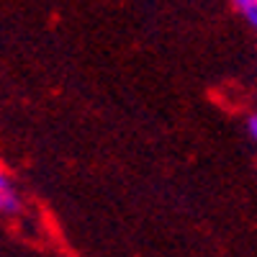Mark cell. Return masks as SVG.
Wrapping results in <instances>:
<instances>
[{
    "instance_id": "1",
    "label": "cell",
    "mask_w": 257,
    "mask_h": 257,
    "mask_svg": "<svg viewBox=\"0 0 257 257\" xmlns=\"http://www.w3.org/2000/svg\"><path fill=\"white\" fill-rule=\"evenodd\" d=\"M21 208H24V201H21L16 183L6 173H0V213L3 216H16V213H21Z\"/></svg>"
},
{
    "instance_id": "2",
    "label": "cell",
    "mask_w": 257,
    "mask_h": 257,
    "mask_svg": "<svg viewBox=\"0 0 257 257\" xmlns=\"http://www.w3.org/2000/svg\"><path fill=\"white\" fill-rule=\"evenodd\" d=\"M231 3L242 13V18L249 24V29L257 34V0H231Z\"/></svg>"
},
{
    "instance_id": "3",
    "label": "cell",
    "mask_w": 257,
    "mask_h": 257,
    "mask_svg": "<svg viewBox=\"0 0 257 257\" xmlns=\"http://www.w3.org/2000/svg\"><path fill=\"white\" fill-rule=\"evenodd\" d=\"M247 134H249V139L257 144V113H252V116L247 118Z\"/></svg>"
}]
</instances>
